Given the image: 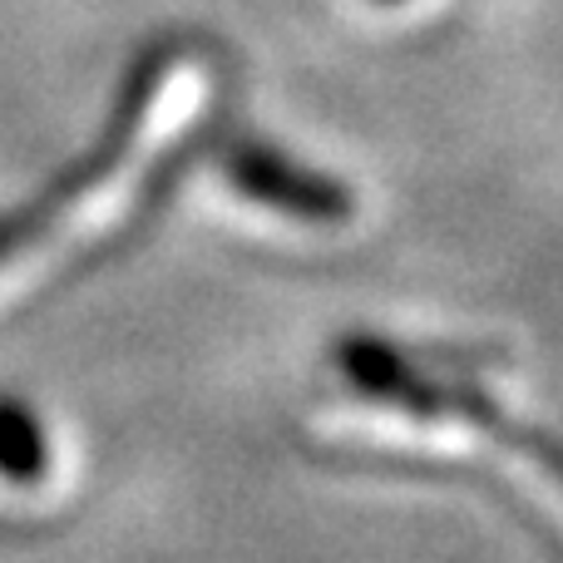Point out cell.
Instances as JSON below:
<instances>
[{
    "instance_id": "6da1fadb",
    "label": "cell",
    "mask_w": 563,
    "mask_h": 563,
    "mask_svg": "<svg viewBox=\"0 0 563 563\" xmlns=\"http://www.w3.org/2000/svg\"><path fill=\"white\" fill-rule=\"evenodd\" d=\"M178 49H184L178 35H154L148 45H139V55L129 59L124 85H119V95H114V109H109L99 139L89 144V154H79L69 168H59L30 203L0 213V267L15 253H30V247L45 243L59 228V218L85 203L95 188H109V178L134 154V139H139V129L148 124V114H154V99H158V89H164V79L174 75Z\"/></svg>"
},
{
    "instance_id": "7a4b0ae2",
    "label": "cell",
    "mask_w": 563,
    "mask_h": 563,
    "mask_svg": "<svg viewBox=\"0 0 563 563\" xmlns=\"http://www.w3.org/2000/svg\"><path fill=\"white\" fill-rule=\"evenodd\" d=\"M336 366L346 371V380L371 400H386V406L416 410V416H460L465 426H475L479 435L499 440V445L529 455L539 470L554 475V485L563 489V440L549 435L539 426H519L505 406H499L489 390H479L470 376H426L416 361H406L400 351H390L386 341L371 336H346L336 346Z\"/></svg>"
},
{
    "instance_id": "3957f363",
    "label": "cell",
    "mask_w": 563,
    "mask_h": 563,
    "mask_svg": "<svg viewBox=\"0 0 563 563\" xmlns=\"http://www.w3.org/2000/svg\"><path fill=\"white\" fill-rule=\"evenodd\" d=\"M49 465L45 430H40L35 410L15 396H0V475L15 485H35Z\"/></svg>"
},
{
    "instance_id": "277c9868",
    "label": "cell",
    "mask_w": 563,
    "mask_h": 563,
    "mask_svg": "<svg viewBox=\"0 0 563 563\" xmlns=\"http://www.w3.org/2000/svg\"><path fill=\"white\" fill-rule=\"evenodd\" d=\"M380 5H400V0H380Z\"/></svg>"
}]
</instances>
